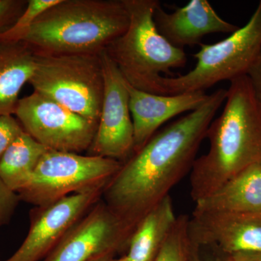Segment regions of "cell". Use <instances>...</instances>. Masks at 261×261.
I'll use <instances>...</instances> for the list:
<instances>
[{"label": "cell", "mask_w": 261, "mask_h": 261, "mask_svg": "<svg viewBox=\"0 0 261 261\" xmlns=\"http://www.w3.org/2000/svg\"><path fill=\"white\" fill-rule=\"evenodd\" d=\"M172 200L165 197L135 228L126 255L128 261H154L176 223Z\"/></svg>", "instance_id": "e0dca14e"}, {"label": "cell", "mask_w": 261, "mask_h": 261, "mask_svg": "<svg viewBox=\"0 0 261 261\" xmlns=\"http://www.w3.org/2000/svg\"><path fill=\"white\" fill-rule=\"evenodd\" d=\"M153 20L158 32L173 47L184 49L202 44L211 34H233L240 27L219 16L207 0H191L185 6L168 13L159 2Z\"/></svg>", "instance_id": "4fadbf2b"}, {"label": "cell", "mask_w": 261, "mask_h": 261, "mask_svg": "<svg viewBox=\"0 0 261 261\" xmlns=\"http://www.w3.org/2000/svg\"><path fill=\"white\" fill-rule=\"evenodd\" d=\"M129 24L123 0H61L23 39L36 55H100Z\"/></svg>", "instance_id": "3957f363"}, {"label": "cell", "mask_w": 261, "mask_h": 261, "mask_svg": "<svg viewBox=\"0 0 261 261\" xmlns=\"http://www.w3.org/2000/svg\"><path fill=\"white\" fill-rule=\"evenodd\" d=\"M121 166L116 160L49 149L18 192L19 198L42 206L73 194L104 190Z\"/></svg>", "instance_id": "52a82bcc"}, {"label": "cell", "mask_w": 261, "mask_h": 261, "mask_svg": "<svg viewBox=\"0 0 261 261\" xmlns=\"http://www.w3.org/2000/svg\"><path fill=\"white\" fill-rule=\"evenodd\" d=\"M20 200L0 177V227L9 223Z\"/></svg>", "instance_id": "7402d4cb"}, {"label": "cell", "mask_w": 261, "mask_h": 261, "mask_svg": "<svg viewBox=\"0 0 261 261\" xmlns=\"http://www.w3.org/2000/svg\"><path fill=\"white\" fill-rule=\"evenodd\" d=\"M231 261H261V252H243L228 257Z\"/></svg>", "instance_id": "d4e9b609"}, {"label": "cell", "mask_w": 261, "mask_h": 261, "mask_svg": "<svg viewBox=\"0 0 261 261\" xmlns=\"http://www.w3.org/2000/svg\"><path fill=\"white\" fill-rule=\"evenodd\" d=\"M227 89L209 94L206 102L156 132L130 156L103 190L102 199L137 228L141 221L191 171L197 152Z\"/></svg>", "instance_id": "6da1fadb"}, {"label": "cell", "mask_w": 261, "mask_h": 261, "mask_svg": "<svg viewBox=\"0 0 261 261\" xmlns=\"http://www.w3.org/2000/svg\"><path fill=\"white\" fill-rule=\"evenodd\" d=\"M159 0H123L129 15L126 32L106 49L125 80L139 90L154 94L162 73L185 68L187 56L160 34L153 20Z\"/></svg>", "instance_id": "277c9868"}, {"label": "cell", "mask_w": 261, "mask_h": 261, "mask_svg": "<svg viewBox=\"0 0 261 261\" xmlns=\"http://www.w3.org/2000/svg\"><path fill=\"white\" fill-rule=\"evenodd\" d=\"M222 113L206 134L210 147L190 175L194 202L216 191L237 173L261 164V102L247 75L230 81Z\"/></svg>", "instance_id": "7a4b0ae2"}, {"label": "cell", "mask_w": 261, "mask_h": 261, "mask_svg": "<svg viewBox=\"0 0 261 261\" xmlns=\"http://www.w3.org/2000/svg\"><path fill=\"white\" fill-rule=\"evenodd\" d=\"M189 232L197 246L216 245L228 257L261 252V214L192 213Z\"/></svg>", "instance_id": "7c38bea8"}, {"label": "cell", "mask_w": 261, "mask_h": 261, "mask_svg": "<svg viewBox=\"0 0 261 261\" xmlns=\"http://www.w3.org/2000/svg\"><path fill=\"white\" fill-rule=\"evenodd\" d=\"M113 256L114 255H111V254H105V255L94 257V259L90 261H109L111 259L113 258Z\"/></svg>", "instance_id": "4316f807"}, {"label": "cell", "mask_w": 261, "mask_h": 261, "mask_svg": "<svg viewBox=\"0 0 261 261\" xmlns=\"http://www.w3.org/2000/svg\"><path fill=\"white\" fill-rule=\"evenodd\" d=\"M188 216H178L154 261H188L191 240Z\"/></svg>", "instance_id": "ffe728a7"}, {"label": "cell", "mask_w": 261, "mask_h": 261, "mask_svg": "<svg viewBox=\"0 0 261 261\" xmlns=\"http://www.w3.org/2000/svg\"><path fill=\"white\" fill-rule=\"evenodd\" d=\"M104 190L73 194L30 211V227L17 251L5 261H39L96 203Z\"/></svg>", "instance_id": "8fae6325"}, {"label": "cell", "mask_w": 261, "mask_h": 261, "mask_svg": "<svg viewBox=\"0 0 261 261\" xmlns=\"http://www.w3.org/2000/svg\"><path fill=\"white\" fill-rule=\"evenodd\" d=\"M60 1L61 0H29L27 8L15 23L0 32V43L23 42L36 20Z\"/></svg>", "instance_id": "d6986e66"}, {"label": "cell", "mask_w": 261, "mask_h": 261, "mask_svg": "<svg viewBox=\"0 0 261 261\" xmlns=\"http://www.w3.org/2000/svg\"><path fill=\"white\" fill-rule=\"evenodd\" d=\"M27 5L24 0H0V32L15 23Z\"/></svg>", "instance_id": "603a6c76"}, {"label": "cell", "mask_w": 261, "mask_h": 261, "mask_svg": "<svg viewBox=\"0 0 261 261\" xmlns=\"http://www.w3.org/2000/svg\"><path fill=\"white\" fill-rule=\"evenodd\" d=\"M127 87L135 130L134 153L152 138L163 123L181 113L195 111L209 97L204 91L159 95L139 90L128 82Z\"/></svg>", "instance_id": "5bb4252c"}, {"label": "cell", "mask_w": 261, "mask_h": 261, "mask_svg": "<svg viewBox=\"0 0 261 261\" xmlns=\"http://www.w3.org/2000/svg\"><path fill=\"white\" fill-rule=\"evenodd\" d=\"M197 248V245L192 243L191 241V245H190V252H189L188 261H201L200 259L197 257L195 253V250ZM225 261H231L229 258Z\"/></svg>", "instance_id": "484cf974"}, {"label": "cell", "mask_w": 261, "mask_h": 261, "mask_svg": "<svg viewBox=\"0 0 261 261\" xmlns=\"http://www.w3.org/2000/svg\"><path fill=\"white\" fill-rule=\"evenodd\" d=\"M199 46L200 50L192 55L197 60L195 68L176 77L163 75L156 83L154 94L205 92L219 82L247 75L261 49V0L244 27L224 40Z\"/></svg>", "instance_id": "5b68a950"}, {"label": "cell", "mask_w": 261, "mask_h": 261, "mask_svg": "<svg viewBox=\"0 0 261 261\" xmlns=\"http://www.w3.org/2000/svg\"><path fill=\"white\" fill-rule=\"evenodd\" d=\"M109 261H128V260H127V258H126V255H124V256L120 257V258H117V259L112 258V259H111V260H110Z\"/></svg>", "instance_id": "83f0119b"}, {"label": "cell", "mask_w": 261, "mask_h": 261, "mask_svg": "<svg viewBox=\"0 0 261 261\" xmlns=\"http://www.w3.org/2000/svg\"><path fill=\"white\" fill-rule=\"evenodd\" d=\"M47 150L24 130L0 159V177L7 186L18 193L28 184Z\"/></svg>", "instance_id": "ac0fdd59"}, {"label": "cell", "mask_w": 261, "mask_h": 261, "mask_svg": "<svg viewBox=\"0 0 261 261\" xmlns=\"http://www.w3.org/2000/svg\"><path fill=\"white\" fill-rule=\"evenodd\" d=\"M104 95L97 132L87 154L126 162L134 153L135 130L127 82L106 51L102 53Z\"/></svg>", "instance_id": "30bf717a"}, {"label": "cell", "mask_w": 261, "mask_h": 261, "mask_svg": "<svg viewBox=\"0 0 261 261\" xmlns=\"http://www.w3.org/2000/svg\"><path fill=\"white\" fill-rule=\"evenodd\" d=\"M23 132L20 122L12 115L0 116V159L13 141Z\"/></svg>", "instance_id": "44dd1931"}, {"label": "cell", "mask_w": 261, "mask_h": 261, "mask_svg": "<svg viewBox=\"0 0 261 261\" xmlns=\"http://www.w3.org/2000/svg\"><path fill=\"white\" fill-rule=\"evenodd\" d=\"M35 67L36 54L27 44L0 43V116L15 114L19 94Z\"/></svg>", "instance_id": "2e32d148"}, {"label": "cell", "mask_w": 261, "mask_h": 261, "mask_svg": "<svg viewBox=\"0 0 261 261\" xmlns=\"http://www.w3.org/2000/svg\"><path fill=\"white\" fill-rule=\"evenodd\" d=\"M195 203L193 213L197 214H261V164L242 170Z\"/></svg>", "instance_id": "9a60e30c"}, {"label": "cell", "mask_w": 261, "mask_h": 261, "mask_svg": "<svg viewBox=\"0 0 261 261\" xmlns=\"http://www.w3.org/2000/svg\"><path fill=\"white\" fill-rule=\"evenodd\" d=\"M15 115L23 130L49 150H88L98 122L77 114L37 92L19 99Z\"/></svg>", "instance_id": "ba28073f"}, {"label": "cell", "mask_w": 261, "mask_h": 261, "mask_svg": "<svg viewBox=\"0 0 261 261\" xmlns=\"http://www.w3.org/2000/svg\"><path fill=\"white\" fill-rule=\"evenodd\" d=\"M135 227L101 199L42 261H90L128 246Z\"/></svg>", "instance_id": "9c48e42d"}, {"label": "cell", "mask_w": 261, "mask_h": 261, "mask_svg": "<svg viewBox=\"0 0 261 261\" xmlns=\"http://www.w3.org/2000/svg\"><path fill=\"white\" fill-rule=\"evenodd\" d=\"M29 84L34 92L99 121L105 88L102 54L36 55Z\"/></svg>", "instance_id": "8992f818"}, {"label": "cell", "mask_w": 261, "mask_h": 261, "mask_svg": "<svg viewBox=\"0 0 261 261\" xmlns=\"http://www.w3.org/2000/svg\"><path fill=\"white\" fill-rule=\"evenodd\" d=\"M247 75L254 92L261 102V49L256 59L247 72Z\"/></svg>", "instance_id": "cb8c5ba5"}]
</instances>
